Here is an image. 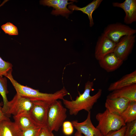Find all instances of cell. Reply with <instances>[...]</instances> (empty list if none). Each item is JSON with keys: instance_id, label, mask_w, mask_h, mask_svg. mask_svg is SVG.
<instances>
[{"instance_id": "29", "label": "cell", "mask_w": 136, "mask_h": 136, "mask_svg": "<svg viewBox=\"0 0 136 136\" xmlns=\"http://www.w3.org/2000/svg\"><path fill=\"white\" fill-rule=\"evenodd\" d=\"M3 102L0 103V121L4 120L9 119V118L7 117L3 113L2 111V106H3Z\"/></svg>"}, {"instance_id": "1", "label": "cell", "mask_w": 136, "mask_h": 136, "mask_svg": "<svg viewBox=\"0 0 136 136\" xmlns=\"http://www.w3.org/2000/svg\"><path fill=\"white\" fill-rule=\"evenodd\" d=\"M12 71L10 72L5 77L10 80L17 95L31 101H43L52 103L58 99L63 100L64 97L68 93L64 87L54 93H48L42 92L39 90L22 85L14 79L12 75Z\"/></svg>"}, {"instance_id": "21", "label": "cell", "mask_w": 136, "mask_h": 136, "mask_svg": "<svg viewBox=\"0 0 136 136\" xmlns=\"http://www.w3.org/2000/svg\"><path fill=\"white\" fill-rule=\"evenodd\" d=\"M6 78V77H3V76H0V94L2 97L3 100V105L2 111L7 117V105L9 101L7 97V95L9 91L8 90Z\"/></svg>"}, {"instance_id": "19", "label": "cell", "mask_w": 136, "mask_h": 136, "mask_svg": "<svg viewBox=\"0 0 136 136\" xmlns=\"http://www.w3.org/2000/svg\"><path fill=\"white\" fill-rule=\"evenodd\" d=\"M20 131L10 119L0 121V136H18Z\"/></svg>"}, {"instance_id": "12", "label": "cell", "mask_w": 136, "mask_h": 136, "mask_svg": "<svg viewBox=\"0 0 136 136\" xmlns=\"http://www.w3.org/2000/svg\"><path fill=\"white\" fill-rule=\"evenodd\" d=\"M68 0H43L40 1L41 5L53 7L55 10H53L51 13L53 15H60L66 16L72 13L67 8L68 4L72 2H68Z\"/></svg>"}, {"instance_id": "7", "label": "cell", "mask_w": 136, "mask_h": 136, "mask_svg": "<svg viewBox=\"0 0 136 136\" xmlns=\"http://www.w3.org/2000/svg\"><path fill=\"white\" fill-rule=\"evenodd\" d=\"M136 30L129 26L121 23L110 24L106 27L103 34L113 41L117 44L123 37L133 35Z\"/></svg>"}, {"instance_id": "13", "label": "cell", "mask_w": 136, "mask_h": 136, "mask_svg": "<svg viewBox=\"0 0 136 136\" xmlns=\"http://www.w3.org/2000/svg\"><path fill=\"white\" fill-rule=\"evenodd\" d=\"M129 101L127 99L122 97L107 98L105 106L110 113L120 116L127 106Z\"/></svg>"}, {"instance_id": "18", "label": "cell", "mask_w": 136, "mask_h": 136, "mask_svg": "<svg viewBox=\"0 0 136 136\" xmlns=\"http://www.w3.org/2000/svg\"><path fill=\"white\" fill-rule=\"evenodd\" d=\"M13 117L14 122L20 130L38 127L32 119L29 113H21L14 116Z\"/></svg>"}, {"instance_id": "24", "label": "cell", "mask_w": 136, "mask_h": 136, "mask_svg": "<svg viewBox=\"0 0 136 136\" xmlns=\"http://www.w3.org/2000/svg\"><path fill=\"white\" fill-rule=\"evenodd\" d=\"M42 128L36 127L20 130L18 136H39Z\"/></svg>"}, {"instance_id": "9", "label": "cell", "mask_w": 136, "mask_h": 136, "mask_svg": "<svg viewBox=\"0 0 136 136\" xmlns=\"http://www.w3.org/2000/svg\"><path fill=\"white\" fill-rule=\"evenodd\" d=\"M116 44L103 33L99 38L95 51V56L98 61L107 55L113 52Z\"/></svg>"}, {"instance_id": "22", "label": "cell", "mask_w": 136, "mask_h": 136, "mask_svg": "<svg viewBox=\"0 0 136 136\" xmlns=\"http://www.w3.org/2000/svg\"><path fill=\"white\" fill-rule=\"evenodd\" d=\"M2 30L6 34L10 36L17 35L18 31L17 26L9 22H7L1 26Z\"/></svg>"}, {"instance_id": "31", "label": "cell", "mask_w": 136, "mask_h": 136, "mask_svg": "<svg viewBox=\"0 0 136 136\" xmlns=\"http://www.w3.org/2000/svg\"><path fill=\"white\" fill-rule=\"evenodd\" d=\"M0 3H1V1L0 0Z\"/></svg>"}, {"instance_id": "10", "label": "cell", "mask_w": 136, "mask_h": 136, "mask_svg": "<svg viewBox=\"0 0 136 136\" xmlns=\"http://www.w3.org/2000/svg\"><path fill=\"white\" fill-rule=\"evenodd\" d=\"M86 119L81 122L77 120L72 121V125L79 132L85 136H103L100 131L93 125L91 118V111L88 112Z\"/></svg>"}, {"instance_id": "2", "label": "cell", "mask_w": 136, "mask_h": 136, "mask_svg": "<svg viewBox=\"0 0 136 136\" xmlns=\"http://www.w3.org/2000/svg\"><path fill=\"white\" fill-rule=\"evenodd\" d=\"M93 81H88L85 84L83 92L81 93L78 92L79 95L75 100L70 101L64 99L62 100L65 107L69 109L70 115H76L82 110L88 112L90 111L102 93V90L99 89L95 94L91 96L90 92L93 89Z\"/></svg>"}, {"instance_id": "30", "label": "cell", "mask_w": 136, "mask_h": 136, "mask_svg": "<svg viewBox=\"0 0 136 136\" xmlns=\"http://www.w3.org/2000/svg\"><path fill=\"white\" fill-rule=\"evenodd\" d=\"M74 136H83L82 134L79 132L77 131L75 134Z\"/></svg>"}, {"instance_id": "17", "label": "cell", "mask_w": 136, "mask_h": 136, "mask_svg": "<svg viewBox=\"0 0 136 136\" xmlns=\"http://www.w3.org/2000/svg\"><path fill=\"white\" fill-rule=\"evenodd\" d=\"M102 0H94L91 3L83 8L78 7L73 5H69L68 6L69 9L72 11L74 10L80 11L88 16L90 22V26H92L94 24L92 14L93 11L99 6Z\"/></svg>"}, {"instance_id": "27", "label": "cell", "mask_w": 136, "mask_h": 136, "mask_svg": "<svg viewBox=\"0 0 136 136\" xmlns=\"http://www.w3.org/2000/svg\"><path fill=\"white\" fill-rule=\"evenodd\" d=\"M126 128L125 125L118 130L112 131L104 136H123Z\"/></svg>"}, {"instance_id": "14", "label": "cell", "mask_w": 136, "mask_h": 136, "mask_svg": "<svg viewBox=\"0 0 136 136\" xmlns=\"http://www.w3.org/2000/svg\"><path fill=\"white\" fill-rule=\"evenodd\" d=\"M98 61L100 66L108 72L113 71L117 69L123 61L113 52L107 55Z\"/></svg>"}, {"instance_id": "4", "label": "cell", "mask_w": 136, "mask_h": 136, "mask_svg": "<svg viewBox=\"0 0 136 136\" xmlns=\"http://www.w3.org/2000/svg\"><path fill=\"white\" fill-rule=\"evenodd\" d=\"M67 110L61 101L57 100L50 105L48 111L47 127L50 131H57L67 117Z\"/></svg>"}, {"instance_id": "6", "label": "cell", "mask_w": 136, "mask_h": 136, "mask_svg": "<svg viewBox=\"0 0 136 136\" xmlns=\"http://www.w3.org/2000/svg\"><path fill=\"white\" fill-rule=\"evenodd\" d=\"M33 105L32 101L16 94L7 104V116L9 118L11 115L15 116L22 113H29Z\"/></svg>"}, {"instance_id": "20", "label": "cell", "mask_w": 136, "mask_h": 136, "mask_svg": "<svg viewBox=\"0 0 136 136\" xmlns=\"http://www.w3.org/2000/svg\"><path fill=\"white\" fill-rule=\"evenodd\" d=\"M120 116L126 124L136 120V101H129Z\"/></svg>"}, {"instance_id": "25", "label": "cell", "mask_w": 136, "mask_h": 136, "mask_svg": "<svg viewBox=\"0 0 136 136\" xmlns=\"http://www.w3.org/2000/svg\"><path fill=\"white\" fill-rule=\"evenodd\" d=\"M123 136H136V120L127 123Z\"/></svg>"}, {"instance_id": "5", "label": "cell", "mask_w": 136, "mask_h": 136, "mask_svg": "<svg viewBox=\"0 0 136 136\" xmlns=\"http://www.w3.org/2000/svg\"><path fill=\"white\" fill-rule=\"evenodd\" d=\"M32 101L33 105L29 113L30 117L37 126L42 128L47 127L49 109L53 102Z\"/></svg>"}, {"instance_id": "15", "label": "cell", "mask_w": 136, "mask_h": 136, "mask_svg": "<svg viewBox=\"0 0 136 136\" xmlns=\"http://www.w3.org/2000/svg\"><path fill=\"white\" fill-rule=\"evenodd\" d=\"M124 98L130 101H136V84L115 90L109 94L107 98Z\"/></svg>"}, {"instance_id": "32", "label": "cell", "mask_w": 136, "mask_h": 136, "mask_svg": "<svg viewBox=\"0 0 136 136\" xmlns=\"http://www.w3.org/2000/svg\"><path fill=\"white\" fill-rule=\"evenodd\" d=\"M0 33H1V31H0Z\"/></svg>"}, {"instance_id": "11", "label": "cell", "mask_w": 136, "mask_h": 136, "mask_svg": "<svg viewBox=\"0 0 136 136\" xmlns=\"http://www.w3.org/2000/svg\"><path fill=\"white\" fill-rule=\"evenodd\" d=\"M113 6L120 8L123 10L125 15L124 22L126 24H131L136 21V0H126L122 3L114 2Z\"/></svg>"}, {"instance_id": "16", "label": "cell", "mask_w": 136, "mask_h": 136, "mask_svg": "<svg viewBox=\"0 0 136 136\" xmlns=\"http://www.w3.org/2000/svg\"><path fill=\"white\" fill-rule=\"evenodd\" d=\"M136 84V70L126 74L119 80L111 83L108 88L109 91H113Z\"/></svg>"}, {"instance_id": "23", "label": "cell", "mask_w": 136, "mask_h": 136, "mask_svg": "<svg viewBox=\"0 0 136 136\" xmlns=\"http://www.w3.org/2000/svg\"><path fill=\"white\" fill-rule=\"evenodd\" d=\"M12 67L11 63L4 60L0 56V76L5 77L10 71H12Z\"/></svg>"}, {"instance_id": "8", "label": "cell", "mask_w": 136, "mask_h": 136, "mask_svg": "<svg viewBox=\"0 0 136 136\" xmlns=\"http://www.w3.org/2000/svg\"><path fill=\"white\" fill-rule=\"evenodd\" d=\"M135 37L134 35L124 36L116 44L113 52L123 61L131 53L135 42Z\"/></svg>"}, {"instance_id": "28", "label": "cell", "mask_w": 136, "mask_h": 136, "mask_svg": "<svg viewBox=\"0 0 136 136\" xmlns=\"http://www.w3.org/2000/svg\"><path fill=\"white\" fill-rule=\"evenodd\" d=\"M39 136H54V135L52 132L46 127L42 128Z\"/></svg>"}, {"instance_id": "26", "label": "cell", "mask_w": 136, "mask_h": 136, "mask_svg": "<svg viewBox=\"0 0 136 136\" xmlns=\"http://www.w3.org/2000/svg\"><path fill=\"white\" fill-rule=\"evenodd\" d=\"M62 126L63 132L65 135H70L73 133V127L71 122L69 121H64Z\"/></svg>"}, {"instance_id": "3", "label": "cell", "mask_w": 136, "mask_h": 136, "mask_svg": "<svg viewBox=\"0 0 136 136\" xmlns=\"http://www.w3.org/2000/svg\"><path fill=\"white\" fill-rule=\"evenodd\" d=\"M95 118L98 121L96 127L103 136L112 131L118 130L126 125L121 117L110 112L107 110L103 113H98Z\"/></svg>"}]
</instances>
